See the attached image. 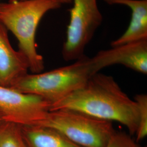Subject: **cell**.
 <instances>
[{"mask_svg": "<svg viewBox=\"0 0 147 147\" xmlns=\"http://www.w3.org/2000/svg\"><path fill=\"white\" fill-rule=\"evenodd\" d=\"M76 111L97 119L119 123L130 136L138 124L136 101L125 93L110 75L97 73L79 89L51 105L50 111Z\"/></svg>", "mask_w": 147, "mask_h": 147, "instance_id": "6da1fadb", "label": "cell"}, {"mask_svg": "<svg viewBox=\"0 0 147 147\" xmlns=\"http://www.w3.org/2000/svg\"><path fill=\"white\" fill-rule=\"evenodd\" d=\"M109 66L107 53L102 50L92 57L84 55L69 65L45 73H27L11 88L38 95L51 105L82 87L95 74Z\"/></svg>", "mask_w": 147, "mask_h": 147, "instance_id": "7a4b0ae2", "label": "cell"}, {"mask_svg": "<svg viewBox=\"0 0 147 147\" xmlns=\"http://www.w3.org/2000/svg\"><path fill=\"white\" fill-rule=\"evenodd\" d=\"M61 5L53 0H24L0 3V22L15 36L19 51L26 59L32 74L44 69L42 56L37 51L36 33L38 25L48 11Z\"/></svg>", "mask_w": 147, "mask_h": 147, "instance_id": "3957f363", "label": "cell"}, {"mask_svg": "<svg viewBox=\"0 0 147 147\" xmlns=\"http://www.w3.org/2000/svg\"><path fill=\"white\" fill-rule=\"evenodd\" d=\"M40 125L57 130L82 147H106L116 132L111 121L70 110L50 111Z\"/></svg>", "mask_w": 147, "mask_h": 147, "instance_id": "277c9868", "label": "cell"}, {"mask_svg": "<svg viewBox=\"0 0 147 147\" xmlns=\"http://www.w3.org/2000/svg\"><path fill=\"white\" fill-rule=\"evenodd\" d=\"M72 3L62 49V58L67 62L75 61L85 55L86 46L103 20L97 0H72Z\"/></svg>", "mask_w": 147, "mask_h": 147, "instance_id": "5b68a950", "label": "cell"}, {"mask_svg": "<svg viewBox=\"0 0 147 147\" xmlns=\"http://www.w3.org/2000/svg\"><path fill=\"white\" fill-rule=\"evenodd\" d=\"M51 104L37 95L20 92L0 85V111L6 122L19 125H40Z\"/></svg>", "mask_w": 147, "mask_h": 147, "instance_id": "8992f818", "label": "cell"}, {"mask_svg": "<svg viewBox=\"0 0 147 147\" xmlns=\"http://www.w3.org/2000/svg\"><path fill=\"white\" fill-rule=\"evenodd\" d=\"M28 70L26 59L11 47L8 30L0 22V85L11 87Z\"/></svg>", "mask_w": 147, "mask_h": 147, "instance_id": "52a82bcc", "label": "cell"}, {"mask_svg": "<svg viewBox=\"0 0 147 147\" xmlns=\"http://www.w3.org/2000/svg\"><path fill=\"white\" fill-rule=\"evenodd\" d=\"M110 5H125L131 11L129 25L124 33L111 42L117 47L147 40V0H104Z\"/></svg>", "mask_w": 147, "mask_h": 147, "instance_id": "ba28073f", "label": "cell"}, {"mask_svg": "<svg viewBox=\"0 0 147 147\" xmlns=\"http://www.w3.org/2000/svg\"><path fill=\"white\" fill-rule=\"evenodd\" d=\"M20 126L26 147H82L57 130L42 125Z\"/></svg>", "mask_w": 147, "mask_h": 147, "instance_id": "9c48e42d", "label": "cell"}, {"mask_svg": "<svg viewBox=\"0 0 147 147\" xmlns=\"http://www.w3.org/2000/svg\"><path fill=\"white\" fill-rule=\"evenodd\" d=\"M0 147H26L19 125L6 122L1 126Z\"/></svg>", "mask_w": 147, "mask_h": 147, "instance_id": "30bf717a", "label": "cell"}, {"mask_svg": "<svg viewBox=\"0 0 147 147\" xmlns=\"http://www.w3.org/2000/svg\"><path fill=\"white\" fill-rule=\"evenodd\" d=\"M138 110V124L135 134L136 141L143 140L147 135V95L144 94H137L135 96Z\"/></svg>", "mask_w": 147, "mask_h": 147, "instance_id": "8fae6325", "label": "cell"}, {"mask_svg": "<svg viewBox=\"0 0 147 147\" xmlns=\"http://www.w3.org/2000/svg\"><path fill=\"white\" fill-rule=\"evenodd\" d=\"M106 147H141L132 138L131 136L124 132H117L113 135Z\"/></svg>", "mask_w": 147, "mask_h": 147, "instance_id": "7c38bea8", "label": "cell"}, {"mask_svg": "<svg viewBox=\"0 0 147 147\" xmlns=\"http://www.w3.org/2000/svg\"><path fill=\"white\" fill-rule=\"evenodd\" d=\"M18 1H24V0H9L10 2ZM59 2L61 5H69L72 3V0H53Z\"/></svg>", "mask_w": 147, "mask_h": 147, "instance_id": "4fadbf2b", "label": "cell"}, {"mask_svg": "<svg viewBox=\"0 0 147 147\" xmlns=\"http://www.w3.org/2000/svg\"><path fill=\"white\" fill-rule=\"evenodd\" d=\"M5 123H6V121H5L4 116L3 115L2 112L0 111V127H1V126L3 124H4Z\"/></svg>", "mask_w": 147, "mask_h": 147, "instance_id": "5bb4252c", "label": "cell"}, {"mask_svg": "<svg viewBox=\"0 0 147 147\" xmlns=\"http://www.w3.org/2000/svg\"><path fill=\"white\" fill-rule=\"evenodd\" d=\"M0 1H1V0H0Z\"/></svg>", "mask_w": 147, "mask_h": 147, "instance_id": "9a60e30c", "label": "cell"}]
</instances>
